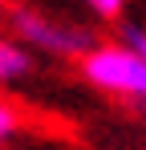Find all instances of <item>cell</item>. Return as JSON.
<instances>
[{
  "label": "cell",
  "instance_id": "obj_5",
  "mask_svg": "<svg viewBox=\"0 0 146 150\" xmlns=\"http://www.w3.org/2000/svg\"><path fill=\"white\" fill-rule=\"evenodd\" d=\"M85 8H89V16H97V21H122V12H126V0H81Z\"/></svg>",
  "mask_w": 146,
  "mask_h": 150
},
{
  "label": "cell",
  "instance_id": "obj_2",
  "mask_svg": "<svg viewBox=\"0 0 146 150\" xmlns=\"http://www.w3.org/2000/svg\"><path fill=\"white\" fill-rule=\"evenodd\" d=\"M0 16L8 21V33L28 45L41 57H57V61H77L81 53L94 45V33L85 25H77L69 16H57L49 8H37L28 0H16L8 8H0Z\"/></svg>",
  "mask_w": 146,
  "mask_h": 150
},
{
  "label": "cell",
  "instance_id": "obj_7",
  "mask_svg": "<svg viewBox=\"0 0 146 150\" xmlns=\"http://www.w3.org/2000/svg\"><path fill=\"white\" fill-rule=\"evenodd\" d=\"M0 8H4V4H0Z\"/></svg>",
  "mask_w": 146,
  "mask_h": 150
},
{
  "label": "cell",
  "instance_id": "obj_1",
  "mask_svg": "<svg viewBox=\"0 0 146 150\" xmlns=\"http://www.w3.org/2000/svg\"><path fill=\"white\" fill-rule=\"evenodd\" d=\"M77 73L89 89L146 114V61L130 53L122 41H94L77 57Z\"/></svg>",
  "mask_w": 146,
  "mask_h": 150
},
{
  "label": "cell",
  "instance_id": "obj_3",
  "mask_svg": "<svg viewBox=\"0 0 146 150\" xmlns=\"http://www.w3.org/2000/svg\"><path fill=\"white\" fill-rule=\"evenodd\" d=\"M33 73H37V53L28 49V45H21L12 33L8 37L0 33V89L4 85H21Z\"/></svg>",
  "mask_w": 146,
  "mask_h": 150
},
{
  "label": "cell",
  "instance_id": "obj_4",
  "mask_svg": "<svg viewBox=\"0 0 146 150\" xmlns=\"http://www.w3.org/2000/svg\"><path fill=\"white\" fill-rule=\"evenodd\" d=\"M21 126H24L21 110H16V105H12L8 98H0V146H8V142L21 134Z\"/></svg>",
  "mask_w": 146,
  "mask_h": 150
},
{
  "label": "cell",
  "instance_id": "obj_6",
  "mask_svg": "<svg viewBox=\"0 0 146 150\" xmlns=\"http://www.w3.org/2000/svg\"><path fill=\"white\" fill-rule=\"evenodd\" d=\"M118 41L146 61V25H122V37H118Z\"/></svg>",
  "mask_w": 146,
  "mask_h": 150
}]
</instances>
